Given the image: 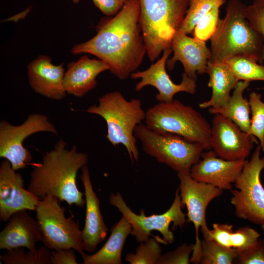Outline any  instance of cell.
Listing matches in <instances>:
<instances>
[{
	"label": "cell",
	"mask_w": 264,
	"mask_h": 264,
	"mask_svg": "<svg viewBox=\"0 0 264 264\" xmlns=\"http://www.w3.org/2000/svg\"><path fill=\"white\" fill-rule=\"evenodd\" d=\"M139 16V0H130L113 17L101 22L94 37L74 45L71 53L94 55L107 65L114 76L127 79L147 54Z\"/></svg>",
	"instance_id": "cell-1"
},
{
	"label": "cell",
	"mask_w": 264,
	"mask_h": 264,
	"mask_svg": "<svg viewBox=\"0 0 264 264\" xmlns=\"http://www.w3.org/2000/svg\"><path fill=\"white\" fill-rule=\"evenodd\" d=\"M66 145L63 139L58 140L42 162L34 165L27 189L40 199L52 195L69 205L83 207L86 199L77 186V176L88 162V155L78 152L75 145L69 150Z\"/></svg>",
	"instance_id": "cell-2"
},
{
	"label": "cell",
	"mask_w": 264,
	"mask_h": 264,
	"mask_svg": "<svg viewBox=\"0 0 264 264\" xmlns=\"http://www.w3.org/2000/svg\"><path fill=\"white\" fill-rule=\"evenodd\" d=\"M246 6L240 0H230L228 2L225 16L220 19L210 39L209 62H225L242 56L260 64L264 40L247 19Z\"/></svg>",
	"instance_id": "cell-3"
},
{
	"label": "cell",
	"mask_w": 264,
	"mask_h": 264,
	"mask_svg": "<svg viewBox=\"0 0 264 264\" xmlns=\"http://www.w3.org/2000/svg\"><path fill=\"white\" fill-rule=\"evenodd\" d=\"M86 111L105 120L106 137L111 144L114 147L122 144L131 161L133 163L134 160H138L139 152L134 132L136 127L146 117L140 99L127 100L119 91L109 92L98 98L97 105L89 106Z\"/></svg>",
	"instance_id": "cell-4"
},
{
	"label": "cell",
	"mask_w": 264,
	"mask_h": 264,
	"mask_svg": "<svg viewBox=\"0 0 264 264\" xmlns=\"http://www.w3.org/2000/svg\"><path fill=\"white\" fill-rule=\"evenodd\" d=\"M139 22L147 54L151 62L171 48L172 39L179 30L190 0H139Z\"/></svg>",
	"instance_id": "cell-5"
},
{
	"label": "cell",
	"mask_w": 264,
	"mask_h": 264,
	"mask_svg": "<svg viewBox=\"0 0 264 264\" xmlns=\"http://www.w3.org/2000/svg\"><path fill=\"white\" fill-rule=\"evenodd\" d=\"M145 124L151 129L179 135L211 149V126L198 111L178 100L159 102L146 112Z\"/></svg>",
	"instance_id": "cell-6"
},
{
	"label": "cell",
	"mask_w": 264,
	"mask_h": 264,
	"mask_svg": "<svg viewBox=\"0 0 264 264\" xmlns=\"http://www.w3.org/2000/svg\"><path fill=\"white\" fill-rule=\"evenodd\" d=\"M134 133L146 154L177 173H190L204 150L198 143L175 133L154 130L145 124L138 125Z\"/></svg>",
	"instance_id": "cell-7"
},
{
	"label": "cell",
	"mask_w": 264,
	"mask_h": 264,
	"mask_svg": "<svg viewBox=\"0 0 264 264\" xmlns=\"http://www.w3.org/2000/svg\"><path fill=\"white\" fill-rule=\"evenodd\" d=\"M56 196L48 195L41 199L36 208V220L43 235L42 242L50 250L72 248L83 257L82 230L78 221L66 217V208Z\"/></svg>",
	"instance_id": "cell-8"
},
{
	"label": "cell",
	"mask_w": 264,
	"mask_h": 264,
	"mask_svg": "<svg viewBox=\"0 0 264 264\" xmlns=\"http://www.w3.org/2000/svg\"><path fill=\"white\" fill-rule=\"evenodd\" d=\"M260 145L249 160H245L240 174L235 181L237 189L230 190L231 203L235 215L257 225L264 224V187L260 176L264 170V156L261 157Z\"/></svg>",
	"instance_id": "cell-9"
},
{
	"label": "cell",
	"mask_w": 264,
	"mask_h": 264,
	"mask_svg": "<svg viewBox=\"0 0 264 264\" xmlns=\"http://www.w3.org/2000/svg\"><path fill=\"white\" fill-rule=\"evenodd\" d=\"M109 201L129 221L132 228L131 234L139 243L148 240L152 235L151 232L156 230L162 235L164 244L172 243L174 236L169 229L170 224L173 223V229L175 230L178 227H183L186 223V215L182 211L178 188L176 191L172 204L168 210L161 214L146 216L143 209L140 210V214H135L127 205L119 192L116 194L111 193Z\"/></svg>",
	"instance_id": "cell-10"
},
{
	"label": "cell",
	"mask_w": 264,
	"mask_h": 264,
	"mask_svg": "<svg viewBox=\"0 0 264 264\" xmlns=\"http://www.w3.org/2000/svg\"><path fill=\"white\" fill-rule=\"evenodd\" d=\"M179 180L178 188L181 203L186 206L188 221L195 227L196 241L190 258V263L199 264L201 252V241L199 237V229L203 239L210 240V233L207 227L205 215L208 205L214 198L223 193V190L211 184L197 181L188 173H177Z\"/></svg>",
	"instance_id": "cell-11"
},
{
	"label": "cell",
	"mask_w": 264,
	"mask_h": 264,
	"mask_svg": "<svg viewBox=\"0 0 264 264\" xmlns=\"http://www.w3.org/2000/svg\"><path fill=\"white\" fill-rule=\"evenodd\" d=\"M42 132L58 135L54 124L43 114H31L18 126L2 120L0 123V157L8 160L15 171L25 168L32 161V156L23 146V142L30 135Z\"/></svg>",
	"instance_id": "cell-12"
},
{
	"label": "cell",
	"mask_w": 264,
	"mask_h": 264,
	"mask_svg": "<svg viewBox=\"0 0 264 264\" xmlns=\"http://www.w3.org/2000/svg\"><path fill=\"white\" fill-rule=\"evenodd\" d=\"M210 147L219 157L226 160H245L257 139L243 131L228 118L216 114L211 124Z\"/></svg>",
	"instance_id": "cell-13"
},
{
	"label": "cell",
	"mask_w": 264,
	"mask_h": 264,
	"mask_svg": "<svg viewBox=\"0 0 264 264\" xmlns=\"http://www.w3.org/2000/svg\"><path fill=\"white\" fill-rule=\"evenodd\" d=\"M173 52L171 48L163 52L162 57L148 68L133 72L132 79H141L135 87L136 91H140L147 86L154 87L158 90L155 99L158 102H170L174 100L175 95L180 92L194 94L196 92V80L185 73L182 74V81L179 84L174 83L166 72L168 59Z\"/></svg>",
	"instance_id": "cell-14"
},
{
	"label": "cell",
	"mask_w": 264,
	"mask_h": 264,
	"mask_svg": "<svg viewBox=\"0 0 264 264\" xmlns=\"http://www.w3.org/2000/svg\"><path fill=\"white\" fill-rule=\"evenodd\" d=\"M40 200L24 189L22 174L12 168L8 160H3L0 165V220L7 221L22 210L35 211Z\"/></svg>",
	"instance_id": "cell-15"
},
{
	"label": "cell",
	"mask_w": 264,
	"mask_h": 264,
	"mask_svg": "<svg viewBox=\"0 0 264 264\" xmlns=\"http://www.w3.org/2000/svg\"><path fill=\"white\" fill-rule=\"evenodd\" d=\"M201 159L191 168L190 174L195 180L230 190L243 168L245 160L223 159L212 151L203 152Z\"/></svg>",
	"instance_id": "cell-16"
},
{
	"label": "cell",
	"mask_w": 264,
	"mask_h": 264,
	"mask_svg": "<svg viewBox=\"0 0 264 264\" xmlns=\"http://www.w3.org/2000/svg\"><path fill=\"white\" fill-rule=\"evenodd\" d=\"M171 48L174 52L173 57L166 63L169 70H173L176 63L179 61L183 65L184 72L195 80L197 74L206 73L211 51L206 42L190 37L177 30L173 36Z\"/></svg>",
	"instance_id": "cell-17"
},
{
	"label": "cell",
	"mask_w": 264,
	"mask_h": 264,
	"mask_svg": "<svg viewBox=\"0 0 264 264\" xmlns=\"http://www.w3.org/2000/svg\"><path fill=\"white\" fill-rule=\"evenodd\" d=\"M51 58L40 55L27 66L29 85L36 93L48 98L61 100L66 94L64 87L63 64L55 65Z\"/></svg>",
	"instance_id": "cell-18"
},
{
	"label": "cell",
	"mask_w": 264,
	"mask_h": 264,
	"mask_svg": "<svg viewBox=\"0 0 264 264\" xmlns=\"http://www.w3.org/2000/svg\"><path fill=\"white\" fill-rule=\"evenodd\" d=\"M82 180L86 199V218L82 230L84 250L94 251L106 238L109 230L104 221L100 208V200L94 191L88 168L87 165L81 169Z\"/></svg>",
	"instance_id": "cell-19"
},
{
	"label": "cell",
	"mask_w": 264,
	"mask_h": 264,
	"mask_svg": "<svg viewBox=\"0 0 264 264\" xmlns=\"http://www.w3.org/2000/svg\"><path fill=\"white\" fill-rule=\"evenodd\" d=\"M8 221L0 233V249H36V243L42 242L43 235L37 220L30 215L27 210L17 212Z\"/></svg>",
	"instance_id": "cell-20"
},
{
	"label": "cell",
	"mask_w": 264,
	"mask_h": 264,
	"mask_svg": "<svg viewBox=\"0 0 264 264\" xmlns=\"http://www.w3.org/2000/svg\"><path fill=\"white\" fill-rule=\"evenodd\" d=\"M107 70L109 67L104 61L90 58L87 55L70 62L64 78L66 93L78 97L83 96L95 88L97 76Z\"/></svg>",
	"instance_id": "cell-21"
},
{
	"label": "cell",
	"mask_w": 264,
	"mask_h": 264,
	"mask_svg": "<svg viewBox=\"0 0 264 264\" xmlns=\"http://www.w3.org/2000/svg\"><path fill=\"white\" fill-rule=\"evenodd\" d=\"M206 73L209 75L208 86L212 88L209 100L198 104L201 109L219 108L225 105L230 97V92L239 80L225 62H208Z\"/></svg>",
	"instance_id": "cell-22"
},
{
	"label": "cell",
	"mask_w": 264,
	"mask_h": 264,
	"mask_svg": "<svg viewBox=\"0 0 264 264\" xmlns=\"http://www.w3.org/2000/svg\"><path fill=\"white\" fill-rule=\"evenodd\" d=\"M132 226L122 216L111 228L110 235L103 247L92 255L85 254L84 264H121V254L127 237L131 234Z\"/></svg>",
	"instance_id": "cell-23"
},
{
	"label": "cell",
	"mask_w": 264,
	"mask_h": 264,
	"mask_svg": "<svg viewBox=\"0 0 264 264\" xmlns=\"http://www.w3.org/2000/svg\"><path fill=\"white\" fill-rule=\"evenodd\" d=\"M249 86V82L239 81L227 103L219 108H208L209 112L214 114H220L228 118L243 131L249 133L250 105L248 99L243 96L244 91Z\"/></svg>",
	"instance_id": "cell-24"
},
{
	"label": "cell",
	"mask_w": 264,
	"mask_h": 264,
	"mask_svg": "<svg viewBox=\"0 0 264 264\" xmlns=\"http://www.w3.org/2000/svg\"><path fill=\"white\" fill-rule=\"evenodd\" d=\"M210 230V240L237 252L243 250L254 244L260 237L255 229L248 226L234 231L233 225L227 223H213Z\"/></svg>",
	"instance_id": "cell-25"
},
{
	"label": "cell",
	"mask_w": 264,
	"mask_h": 264,
	"mask_svg": "<svg viewBox=\"0 0 264 264\" xmlns=\"http://www.w3.org/2000/svg\"><path fill=\"white\" fill-rule=\"evenodd\" d=\"M51 251L45 245L25 252L23 247L6 250L0 255L5 264H51Z\"/></svg>",
	"instance_id": "cell-26"
},
{
	"label": "cell",
	"mask_w": 264,
	"mask_h": 264,
	"mask_svg": "<svg viewBox=\"0 0 264 264\" xmlns=\"http://www.w3.org/2000/svg\"><path fill=\"white\" fill-rule=\"evenodd\" d=\"M237 256V251L225 247L213 240L201 241V252L199 264H232Z\"/></svg>",
	"instance_id": "cell-27"
},
{
	"label": "cell",
	"mask_w": 264,
	"mask_h": 264,
	"mask_svg": "<svg viewBox=\"0 0 264 264\" xmlns=\"http://www.w3.org/2000/svg\"><path fill=\"white\" fill-rule=\"evenodd\" d=\"M239 81H264V66L244 57H235L225 62Z\"/></svg>",
	"instance_id": "cell-28"
},
{
	"label": "cell",
	"mask_w": 264,
	"mask_h": 264,
	"mask_svg": "<svg viewBox=\"0 0 264 264\" xmlns=\"http://www.w3.org/2000/svg\"><path fill=\"white\" fill-rule=\"evenodd\" d=\"M226 0H190L189 5L183 22L178 31L188 35L204 15L216 6L221 7Z\"/></svg>",
	"instance_id": "cell-29"
},
{
	"label": "cell",
	"mask_w": 264,
	"mask_h": 264,
	"mask_svg": "<svg viewBox=\"0 0 264 264\" xmlns=\"http://www.w3.org/2000/svg\"><path fill=\"white\" fill-rule=\"evenodd\" d=\"M261 94L252 92L249 95V103L251 118L249 134L259 140L260 145L264 152V102Z\"/></svg>",
	"instance_id": "cell-30"
},
{
	"label": "cell",
	"mask_w": 264,
	"mask_h": 264,
	"mask_svg": "<svg viewBox=\"0 0 264 264\" xmlns=\"http://www.w3.org/2000/svg\"><path fill=\"white\" fill-rule=\"evenodd\" d=\"M162 247L156 239L150 238L140 243L134 253H128L125 258L131 264H157Z\"/></svg>",
	"instance_id": "cell-31"
},
{
	"label": "cell",
	"mask_w": 264,
	"mask_h": 264,
	"mask_svg": "<svg viewBox=\"0 0 264 264\" xmlns=\"http://www.w3.org/2000/svg\"><path fill=\"white\" fill-rule=\"evenodd\" d=\"M220 7L213 8L199 20L193 31L194 38L204 42L211 38L220 20Z\"/></svg>",
	"instance_id": "cell-32"
},
{
	"label": "cell",
	"mask_w": 264,
	"mask_h": 264,
	"mask_svg": "<svg viewBox=\"0 0 264 264\" xmlns=\"http://www.w3.org/2000/svg\"><path fill=\"white\" fill-rule=\"evenodd\" d=\"M245 13L251 25L263 38L264 49L260 63L262 64L264 61V0H254L246 6Z\"/></svg>",
	"instance_id": "cell-33"
},
{
	"label": "cell",
	"mask_w": 264,
	"mask_h": 264,
	"mask_svg": "<svg viewBox=\"0 0 264 264\" xmlns=\"http://www.w3.org/2000/svg\"><path fill=\"white\" fill-rule=\"evenodd\" d=\"M235 262L240 264H264V239L260 237L252 246L237 252Z\"/></svg>",
	"instance_id": "cell-34"
},
{
	"label": "cell",
	"mask_w": 264,
	"mask_h": 264,
	"mask_svg": "<svg viewBox=\"0 0 264 264\" xmlns=\"http://www.w3.org/2000/svg\"><path fill=\"white\" fill-rule=\"evenodd\" d=\"M193 249V244L183 243L176 249L162 254L157 264H189Z\"/></svg>",
	"instance_id": "cell-35"
},
{
	"label": "cell",
	"mask_w": 264,
	"mask_h": 264,
	"mask_svg": "<svg viewBox=\"0 0 264 264\" xmlns=\"http://www.w3.org/2000/svg\"><path fill=\"white\" fill-rule=\"evenodd\" d=\"M75 251L72 248L53 250L50 255L51 264H78Z\"/></svg>",
	"instance_id": "cell-36"
},
{
	"label": "cell",
	"mask_w": 264,
	"mask_h": 264,
	"mask_svg": "<svg viewBox=\"0 0 264 264\" xmlns=\"http://www.w3.org/2000/svg\"><path fill=\"white\" fill-rule=\"evenodd\" d=\"M95 5L105 15L115 16L122 9L124 3L122 0H92Z\"/></svg>",
	"instance_id": "cell-37"
},
{
	"label": "cell",
	"mask_w": 264,
	"mask_h": 264,
	"mask_svg": "<svg viewBox=\"0 0 264 264\" xmlns=\"http://www.w3.org/2000/svg\"><path fill=\"white\" fill-rule=\"evenodd\" d=\"M81 0H71L74 3H78Z\"/></svg>",
	"instance_id": "cell-38"
},
{
	"label": "cell",
	"mask_w": 264,
	"mask_h": 264,
	"mask_svg": "<svg viewBox=\"0 0 264 264\" xmlns=\"http://www.w3.org/2000/svg\"><path fill=\"white\" fill-rule=\"evenodd\" d=\"M261 229L263 230V232L264 233V224L261 225Z\"/></svg>",
	"instance_id": "cell-39"
},
{
	"label": "cell",
	"mask_w": 264,
	"mask_h": 264,
	"mask_svg": "<svg viewBox=\"0 0 264 264\" xmlns=\"http://www.w3.org/2000/svg\"><path fill=\"white\" fill-rule=\"evenodd\" d=\"M124 4L127 3L128 1H129L130 0H122Z\"/></svg>",
	"instance_id": "cell-40"
},
{
	"label": "cell",
	"mask_w": 264,
	"mask_h": 264,
	"mask_svg": "<svg viewBox=\"0 0 264 264\" xmlns=\"http://www.w3.org/2000/svg\"><path fill=\"white\" fill-rule=\"evenodd\" d=\"M263 89H264V87L263 88Z\"/></svg>",
	"instance_id": "cell-41"
}]
</instances>
